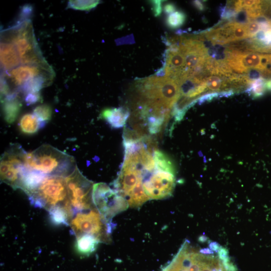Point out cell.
Masks as SVG:
<instances>
[{
  "mask_svg": "<svg viewBox=\"0 0 271 271\" xmlns=\"http://www.w3.org/2000/svg\"><path fill=\"white\" fill-rule=\"evenodd\" d=\"M27 152L18 144L12 145L1 158V180L14 189L21 188Z\"/></svg>",
  "mask_w": 271,
  "mask_h": 271,
  "instance_id": "52a82bcc",
  "label": "cell"
},
{
  "mask_svg": "<svg viewBox=\"0 0 271 271\" xmlns=\"http://www.w3.org/2000/svg\"><path fill=\"white\" fill-rule=\"evenodd\" d=\"M245 74L248 79L252 81L262 77L261 72L257 69H249Z\"/></svg>",
  "mask_w": 271,
  "mask_h": 271,
  "instance_id": "4316f807",
  "label": "cell"
},
{
  "mask_svg": "<svg viewBox=\"0 0 271 271\" xmlns=\"http://www.w3.org/2000/svg\"><path fill=\"white\" fill-rule=\"evenodd\" d=\"M25 101L28 105L41 101L42 97L40 92H30L24 95Z\"/></svg>",
  "mask_w": 271,
  "mask_h": 271,
  "instance_id": "d4e9b609",
  "label": "cell"
},
{
  "mask_svg": "<svg viewBox=\"0 0 271 271\" xmlns=\"http://www.w3.org/2000/svg\"><path fill=\"white\" fill-rule=\"evenodd\" d=\"M75 247L83 255H89L96 249L100 241L94 236L83 234L76 237Z\"/></svg>",
  "mask_w": 271,
  "mask_h": 271,
  "instance_id": "e0dca14e",
  "label": "cell"
},
{
  "mask_svg": "<svg viewBox=\"0 0 271 271\" xmlns=\"http://www.w3.org/2000/svg\"><path fill=\"white\" fill-rule=\"evenodd\" d=\"M153 6L154 14L155 16H159L162 12V1H152L151 2Z\"/></svg>",
  "mask_w": 271,
  "mask_h": 271,
  "instance_id": "83f0119b",
  "label": "cell"
},
{
  "mask_svg": "<svg viewBox=\"0 0 271 271\" xmlns=\"http://www.w3.org/2000/svg\"><path fill=\"white\" fill-rule=\"evenodd\" d=\"M186 18V15L183 12L175 11L168 16L166 23L169 27L176 29L183 25Z\"/></svg>",
  "mask_w": 271,
  "mask_h": 271,
  "instance_id": "44dd1931",
  "label": "cell"
},
{
  "mask_svg": "<svg viewBox=\"0 0 271 271\" xmlns=\"http://www.w3.org/2000/svg\"><path fill=\"white\" fill-rule=\"evenodd\" d=\"M92 200L94 207L109 222H111L113 217L128 206L123 197L104 183L94 184Z\"/></svg>",
  "mask_w": 271,
  "mask_h": 271,
  "instance_id": "9c48e42d",
  "label": "cell"
},
{
  "mask_svg": "<svg viewBox=\"0 0 271 271\" xmlns=\"http://www.w3.org/2000/svg\"><path fill=\"white\" fill-rule=\"evenodd\" d=\"M27 195L34 207L48 211L56 206L70 204L65 177L63 176H46Z\"/></svg>",
  "mask_w": 271,
  "mask_h": 271,
  "instance_id": "277c9868",
  "label": "cell"
},
{
  "mask_svg": "<svg viewBox=\"0 0 271 271\" xmlns=\"http://www.w3.org/2000/svg\"><path fill=\"white\" fill-rule=\"evenodd\" d=\"M235 54L241 65L245 69L248 70L254 69L261 71V54L256 52Z\"/></svg>",
  "mask_w": 271,
  "mask_h": 271,
  "instance_id": "ac0fdd59",
  "label": "cell"
},
{
  "mask_svg": "<svg viewBox=\"0 0 271 271\" xmlns=\"http://www.w3.org/2000/svg\"><path fill=\"white\" fill-rule=\"evenodd\" d=\"M193 6L199 11H203L204 10V5L200 1H194L192 2Z\"/></svg>",
  "mask_w": 271,
  "mask_h": 271,
  "instance_id": "4dcf8cb0",
  "label": "cell"
},
{
  "mask_svg": "<svg viewBox=\"0 0 271 271\" xmlns=\"http://www.w3.org/2000/svg\"><path fill=\"white\" fill-rule=\"evenodd\" d=\"M25 166L46 175L66 177L77 165L72 156L50 145L44 144L32 152H27Z\"/></svg>",
  "mask_w": 271,
  "mask_h": 271,
  "instance_id": "7a4b0ae2",
  "label": "cell"
},
{
  "mask_svg": "<svg viewBox=\"0 0 271 271\" xmlns=\"http://www.w3.org/2000/svg\"><path fill=\"white\" fill-rule=\"evenodd\" d=\"M219 96L218 92H211L204 94L198 98V101L199 104H201L205 102H210L214 98Z\"/></svg>",
  "mask_w": 271,
  "mask_h": 271,
  "instance_id": "484cf974",
  "label": "cell"
},
{
  "mask_svg": "<svg viewBox=\"0 0 271 271\" xmlns=\"http://www.w3.org/2000/svg\"><path fill=\"white\" fill-rule=\"evenodd\" d=\"M99 1H70L68 7L77 10L89 11L95 8Z\"/></svg>",
  "mask_w": 271,
  "mask_h": 271,
  "instance_id": "7402d4cb",
  "label": "cell"
},
{
  "mask_svg": "<svg viewBox=\"0 0 271 271\" xmlns=\"http://www.w3.org/2000/svg\"><path fill=\"white\" fill-rule=\"evenodd\" d=\"M50 73L54 72L48 64L39 65H25L20 66L10 72L4 73L2 76L10 81V83L7 82L10 87L11 94L20 93L21 88L30 79L40 75Z\"/></svg>",
  "mask_w": 271,
  "mask_h": 271,
  "instance_id": "8fae6325",
  "label": "cell"
},
{
  "mask_svg": "<svg viewBox=\"0 0 271 271\" xmlns=\"http://www.w3.org/2000/svg\"><path fill=\"white\" fill-rule=\"evenodd\" d=\"M234 93V91L232 90H225V91H222L219 93V97H229L232 95H233Z\"/></svg>",
  "mask_w": 271,
  "mask_h": 271,
  "instance_id": "f546056e",
  "label": "cell"
},
{
  "mask_svg": "<svg viewBox=\"0 0 271 271\" xmlns=\"http://www.w3.org/2000/svg\"><path fill=\"white\" fill-rule=\"evenodd\" d=\"M19 93H13L1 99L4 118L8 123H12L18 117L22 107Z\"/></svg>",
  "mask_w": 271,
  "mask_h": 271,
  "instance_id": "4fadbf2b",
  "label": "cell"
},
{
  "mask_svg": "<svg viewBox=\"0 0 271 271\" xmlns=\"http://www.w3.org/2000/svg\"><path fill=\"white\" fill-rule=\"evenodd\" d=\"M175 180V172L156 166L155 169L144 179L143 187L150 199H162L172 195Z\"/></svg>",
  "mask_w": 271,
  "mask_h": 271,
  "instance_id": "30bf717a",
  "label": "cell"
},
{
  "mask_svg": "<svg viewBox=\"0 0 271 271\" xmlns=\"http://www.w3.org/2000/svg\"><path fill=\"white\" fill-rule=\"evenodd\" d=\"M33 114L41 121L46 122L49 121L52 115L51 107L47 104L36 106L33 110Z\"/></svg>",
  "mask_w": 271,
  "mask_h": 271,
  "instance_id": "ffe728a7",
  "label": "cell"
},
{
  "mask_svg": "<svg viewBox=\"0 0 271 271\" xmlns=\"http://www.w3.org/2000/svg\"><path fill=\"white\" fill-rule=\"evenodd\" d=\"M245 24L248 38H252L256 34L261 30L260 24L255 21H250Z\"/></svg>",
  "mask_w": 271,
  "mask_h": 271,
  "instance_id": "cb8c5ba5",
  "label": "cell"
},
{
  "mask_svg": "<svg viewBox=\"0 0 271 271\" xmlns=\"http://www.w3.org/2000/svg\"><path fill=\"white\" fill-rule=\"evenodd\" d=\"M2 37L11 42L15 46L21 64L25 65H46L47 63L36 40L31 20L16 24L6 32Z\"/></svg>",
  "mask_w": 271,
  "mask_h": 271,
  "instance_id": "3957f363",
  "label": "cell"
},
{
  "mask_svg": "<svg viewBox=\"0 0 271 271\" xmlns=\"http://www.w3.org/2000/svg\"><path fill=\"white\" fill-rule=\"evenodd\" d=\"M70 225L71 232L76 237L89 234L101 242L110 240V235L114 227V224L106 220L95 207L76 213Z\"/></svg>",
  "mask_w": 271,
  "mask_h": 271,
  "instance_id": "8992f818",
  "label": "cell"
},
{
  "mask_svg": "<svg viewBox=\"0 0 271 271\" xmlns=\"http://www.w3.org/2000/svg\"><path fill=\"white\" fill-rule=\"evenodd\" d=\"M176 11L175 6L172 3L166 4L164 7V11L167 15H170Z\"/></svg>",
  "mask_w": 271,
  "mask_h": 271,
  "instance_id": "f1b7e54d",
  "label": "cell"
},
{
  "mask_svg": "<svg viewBox=\"0 0 271 271\" xmlns=\"http://www.w3.org/2000/svg\"><path fill=\"white\" fill-rule=\"evenodd\" d=\"M136 88L141 99L158 102L172 109L180 97V88L173 79L152 76L140 79Z\"/></svg>",
  "mask_w": 271,
  "mask_h": 271,
  "instance_id": "5b68a950",
  "label": "cell"
},
{
  "mask_svg": "<svg viewBox=\"0 0 271 271\" xmlns=\"http://www.w3.org/2000/svg\"><path fill=\"white\" fill-rule=\"evenodd\" d=\"M207 88L211 91H223L225 88L224 78L218 76L212 75L208 77L206 81Z\"/></svg>",
  "mask_w": 271,
  "mask_h": 271,
  "instance_id": "603a6c76",
  "label": "cell"
},
{
  "mask_svg": "<svg viewBox=\"0 0 271 271\" xmlns=\"http://www.w3.org/2000/svg\"><path fill=\"white\" fill-rule=\"evenodd\" d=\"M162 271H237L226 248L216 242L199 249L185 240Z\"/></svg>",
  "mask_w": 271,
  "mask_h": 271,
  "instance_id": "6da1fadb",
  "label": "cell"
},
{
  "mask_svg": "<svg viewBox=\"0 0 271 271\" xmlns=\"http://www.w3.org/2000/svg\"><path fill=\"white\" fill-rule=\"evenodd\" d=\"M46 122L41 121L33 113L23 115L19 121V127L24 133L32 134L45 126Z\"/></svg>",
  "mask_w": 271,
  "mask_h": 271,
  "instance_id": "2e32d148",
  "label": "cell"
},
{
  "mask_svg": "<svg viewBox=\"0 0 271 271\" xmlns=\"http://www.w3.org/2000/svg\"><path fill=\"white\" fill-rule=\"evenodd\" d=\"M266 80L264 78L260 77L254 80L245 90V92L251 95L253 98L261 97L267 90L265 86Z\"/></svg>",
  "mask_w": 271,
  "mask_h": 271,
  "instance_id": "d6986e66",
  "label": "cell"
},
{
  "mask_svg": "<svg viewBox=\"0 0 271 271\" xmlns=\"http://www.w3.org/2000/svg\"><path fill=\"white\" fill-rule=\"evenodd\" d=\"M100 117L109 125L115 128L123 127L129 116V111L125 108H106L100 113Z\"/></svg>",
  "mask_w": 271,
  "mask_h": 271,
  "instance_id": "5bb4252c",
  "label": "cell"
},
{
  "mask_svg": "<svg viewBox=\"0 0 271 271\" xmlns=\"http://www.w3.org/2000/svg\"><path fill=\"white\" fill-rule=\"evenodd\" d=\"M1 66L4 73L20 66L21 61L15 45L2 37L1 42Z\"/></svg>",
  "mask_w": 271,
  "mask_h": 271,
  "instance_id": "7c38bea8",
  "label": "cell"
},
{
  "mask_svg": "<svg viewBox=\"0 0 271 271\" xmlns=\"http://www.w3.org/2000/svg\"><path fill=\"white\" fill-rule=\"evenodd\" d=\"M69 201L74 214L93 208V184L85 177L77 166L65 177Z\"/></svg>",
  "mask_w": 271,
  "mask_h": 271,
  "instance_id": "ba28073f",
  "label": "cell"
},
{
  "mask_svg": "<svg viewBox=\"0 0 271 271\" xmlns=\"http://www.w3.org/2000/svg\"><path fill=\"white\" fill-rule=\"evenodd\" d=\"M48 211L51 221L57 225H68L74 215L70 204L55 206Z\"/></svg>",
  "mask_w": 271,
  "mask_h": 271,
  "instance_id": "9a60e30c",
  "label": "cell"
}]
</instances>
